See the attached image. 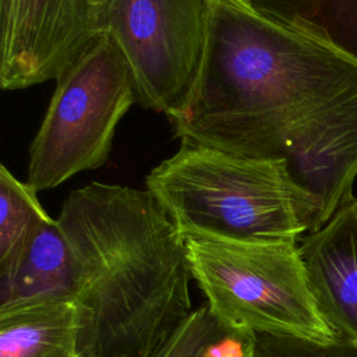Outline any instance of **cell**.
I'll return each instance as SVG.
<instances>
[{
    "label": "cell",
    "mask_w": 357,
    "mask_h": 357,
    "mask_svg": "<svg viewBox=\"0 0 357 357\" xmlns=\"http://www.w3.org/2000/svg\"><path fill=\"white\" fill-rule=\"evenodd\" d=\"M167 119L180 142L284 159L357 128V66L247 0H212L198 77Z\"/></svg>",
    "instance_id": "cell-1"
},
{
    "label": "cell",
    "mask_w": 357,
    "mask_h": 357,
    "mask_svg": "<svg viewBox=\"0 0 357 357\" xmlns=\"http://www.w3.org/2000/svg\"><path fill=\"white\" fill-rule=\"evenodd\" d=\"M57 223L70 251L79 357H156L194 312L183 236L148 190L92 181Z\"/></svg>",
    "instance_id": "cell-2"
},
{
    "label": "cell",
    "mask_w": 357,
    "mask_h": 357,
    "mask_svg": "<svg viewBox=\"0 0 357 357\" xmlns=\"http://www.w3.org/2000/svg\"><path fill=\"white\" fill-rule=\"evenodd\" d=\"M180 231L244 241H298L314 209L286 159L247 158L180 142L145 180Z\"/></svg>",
    "instance_id": "cell-3"
},
{
    "label": "cell",
    "mask_w": 357,
    "mask_h": 357,
    "mask_svg": "<svg viewBox=\"0 0 357 357\" xmlns=\"http://www.w3.org/2000/svg\"><path fill=\"white\" fill-rule=\"evenodd\" d=\"M192 279L212 317L252 335L331 343L336 337L312 296L298 241H244L180 231Z\"/></svg>",
    "instance_id": "cell-4"
},
{
    "label": "cell",
    "mask_w": 357,
    "mask_h": 357,
    "mask_svg": "<svg viewBox=\"0 0 357 357\" xmlns=\"http://www.w3.org/2000/svg\"><path fill=\"white\" fill-rule=\"evenodd\" d=\"M135 102L130 66L103 32L56 79L46 114L29 145L26 183L39 192L103 166L117 124Z\"/></svg>",
    "instance_id": "cell-5"
},
{
    "label": "cell",
    "mask_w": 357,
    "mask_h": 357,
    "mask_svg": "<svg viewBox=\"0 0 357 357\" xmlns=\"http://www.w3.org/2000/svg\"><path fill=\"white\" fill-rule=\"evenodd\" d=\"M212 0H112L105 32L126 57L137 103L177 113L185 103L205 53Z\"/></svg>",
    "instance_id": "cell-6"
},
{
    "label": "cell",
    "mask_w": 357,
    "mask_h": 357,
    "mask_svg": "<svg viewBox=\"0 0 357 357\" xmlns=\"http://www.w3.org/2000/svg\"><path fill=\"white\" fill-rule=\"evenodd\" d=\"M103 33L85 0H0V85L57 79Z\"/></svg>",
    "instance_id": "cell-7"
},
{
    "label": "cell",
    "mask_w": 357,
    "mask_h": 357,
    "mask_svg": "<svg viewBox=\"0 0 357 357\" xmlns=\"http://www.w3.org/2000/svg\"><path fill=\"white\" fill-rule=\"evenodd\" d=\"M317 307L336 339L357 343V197L298 240Z\"/></svg>",
    "instance_id": "cell-8"
},
{
    "label": "cell",
    "mask_w": 357,
    "mask_h": 357,
    "mask_svg": "<svg viewBox=\"0 0 357 357\" xmlns=\"http://www.w3.org/2000/svg\"><path fill=\"white\" fill-rule=\"evenodd\" d=\"M0 357H79L73 300L0 308Z\"/></svg>",
    "instance_id": "cell-9"
},
{
    "label": "cell",
    "mask_w": 357,
    "mask_h": 357,
    "mask_svg": "<svg viewBox=\"0 0 357 357\" xmlns=\"http://www.w3.org/2000/svg\"><path fill=\"white\" fill-rule=\"evenodd\" d=\"M46 298H71L70 251L53 218L38 229L15 272L0 280V308Z\"/></svg>",
    "instance_id": "cell-10"
},
{
    "label": "cell",
    "mask_w": 357,
    "mask_h": 357,
    "mask_svg": "<svg viewBox=\"0 0 357 357\" xmlns=\"http://www.w3.org/2000/svg\"><path fill=\"white\" fill-rule=\"evenodd\" d=\"M265 17L310 36L357 66V0H247Z\"/></svg>",
    "instance_id": "cell-11"
},
{
    "label": "cell",
    "mask_w": 357,
    "mask_h": 357,
    "mask_svg": "<svg viewBox=\"0 0 357 357\" xmlns=\"http://www.w3.org/2000/svg\"><path fill=\"white\" fill-rule=\"evenodd\" d=\"M36 191L20 181L4 165L0 167V280L10 278L38 229L50 216Z\"/></svg>",
    "instance_id": "cell-12"
},
{
    "label": "cell",
    "mask_w": 357,
    "mask_h": 357,
    "mask_svg": "<svg viewBox=\"0 0 357 357\" xmlns=\"http://www.w3.org/2000/svg\"><path fill=\"white\" fill-rule=\"evenodd\" d=\"M156 357H255V335L223 326L204 304Z\"/></svg>",
    "instance_id": "cell-13"
},
{
    "label": "cell",
    "mask_w": 357,
    "mask_h": 357,
    "mask_svg": "<svg viewBox=\"0 0 357 357\" xmlns=\"http://www.w3.org/2000/svg\"><path fill=\"white\" fill-rule=\"evenodd\" d=\"M255 357H357V343H318L297 337L255 335Z\"/></svg>",
    "instance_id": "cell-14"
},
{
    "label": "cell",
    "mask_w": 357,
    "mask_h": 357,
    "mask_svg": "<svg viewBox=\"0 0 357 357\" xmlns=\"http://www.w3.org/2000/svg\"><path fill=\"white\" fill-rule=\"evenodd\" d=\"M85 3L100 17L103 22V31H105V17L112 0H85Z\"/></svg>",
    "instance_id": "cell-15"
}]
</instances>
